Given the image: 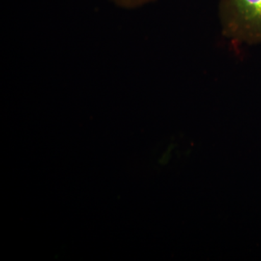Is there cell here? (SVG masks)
<instances>
[{"label": "cell", "instance_id": "7a4b0ae2", "mask_svg": "<svg viewBox=\"0 0 261 261\" xmlns=\"http://www.w3.org/2000/svg\"><path fill=\"white\" fill-rule=\"evenodd\" d=\"M117 6L123 9L132 10L141 8L157 0H110Z\"/></svg>", "mask_w": 261, "mask_h": 261}, {"label": "cell", "instance_id": "6da1fadb", "mask_svg": "<svg viewBox=\"0 0 261 261\" xmlns=\"http://www.w3.org/2000/svg\"><path fill=\"white\" fill-rule=\"evenodd\" d=\"M218 15L225 37L247 45L261 44V0H219Z\"/></svg>", "mask_w": 261, "mask_h": 261}]
</instances>
